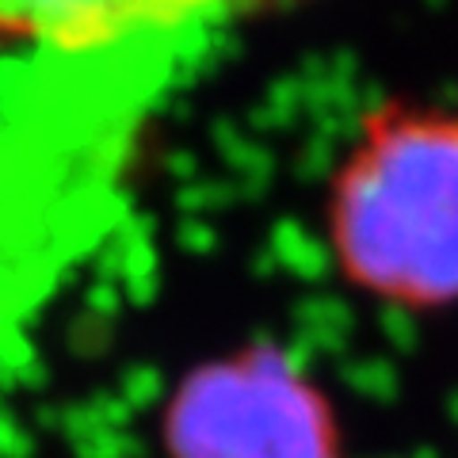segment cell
I'll use <instances>...</instances> for the list:
<instances>
[{"mask_svg":"<svg viewBox=\"0 0 458 458\" xmlns=\"http://www.w3.org/2000/svg\"><path fill=\"white\" fill-rule=\"evenodd\" d=\"M333 249L386 302H458V119L394 107L367 123L336 176Z\"/></svg>","mask_w":458,"mask_h":458,"instance_id":"cell-1","label":"cell"},{"mask_svg":"<svg viewBox=\"0 0 458 458\" xmlns=\"http://www.w3.org/2000/svg\"><path fill=\"white\" fill-rule=\"evenodd\" d=\"M172 458H336L325 397L276 352L203 367L168 409Z\"/></svg>","mask_w":458,"mask_h":458,"instance_id":"cell-2","label":"cell"},{"mask_svg":"<svg viewBox=\"0 0 458 458\" xmlns=\"http://www.w3.org/2000/svg\"><path fill=\"white\" fill-rule=\"evenodd\" d=\"M225 0H0V47L89 54L176 31Z\"/></svg>","mask_w":458,"mask_h":458,"instance_id":"cell-3","label":"cell"}]
</instances>
